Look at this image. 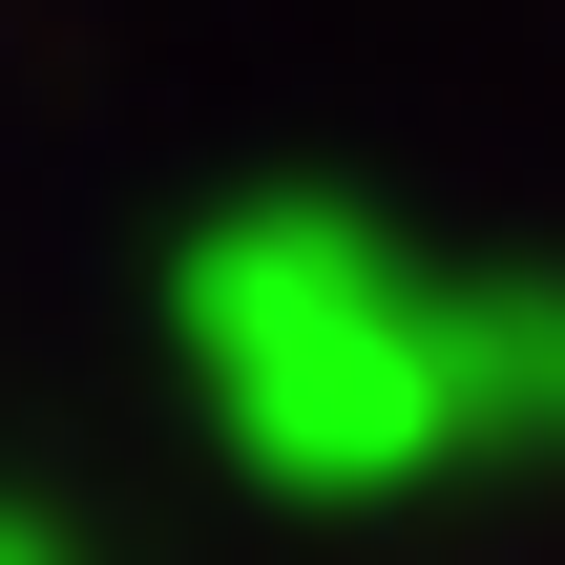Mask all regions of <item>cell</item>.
<instances>
[{"instance_id":"6da1fadb","label":"cell","mask_w":565,"mask_h":565,"mask_svg":"<svg viewBox=\"0 0 565 565\" xmlns=\"http://www.w3.org/2000/svg\"><path fill=\"white\" fill-rule=\"evenodd\" d=\"M189 398L294 482V503H398L482 461V273H419L377 210L273 189L168 273Z\"/></svg>"},{"instance_id":"7a4b0ae2","label":"cell","mask_w":565,"mask_h":565,"mask_svg":"<svg viewBox=\"0 0 565 565\" xmlns=\"http://www.w3.org/2000/svg\"><path fill=\"white\" fill-rule=\"evenodd\" d=\"M482 461H565V273H482Z\"/></svg>"},{"instance_id":"3957f363","label":"cell","mask_w":565,"mask_h":565,"mask_svg":"<svg viewBox=\"0 0 565 565\" xmlns=\"http://www.w3.org/2000/svg\"><path fill=\"white\" fill-rule=\"evenodd\" d=\"M0 565H42V545H21V524H0Z\"/></svg>"}]
</instances>
